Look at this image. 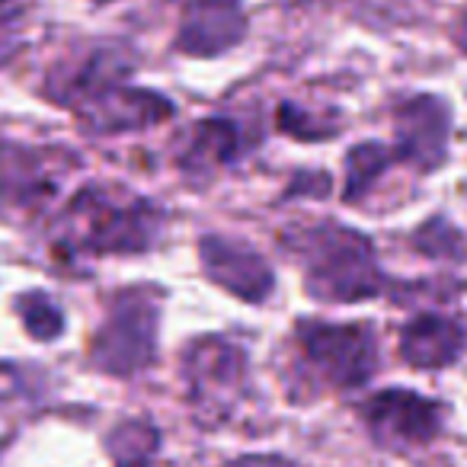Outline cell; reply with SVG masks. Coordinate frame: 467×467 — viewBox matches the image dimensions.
<instances>
[{"label":"cell","mask_w":467,"mask_h":467,"mask_svg":"<svg viewBox=\"0 0 467 467\" xmlns=\"http://www.w3.org/2000/svg\"><path fill=\"white\" fill-rule=\"evenodd\" d=\"M285 247L305 263L307 288L324 301H362L384 292V275L371 244L346 224H320L285 231Z\"/></svg>","instance_id":"1"},{"label":"cell","mask_w":467,"mask_h":467,"mask_svg":"<svg viewBox=\"0 0 467 467\" xmlns=\"http://www.w3.org/2000/svg\"><path fill=\"white\" fill-rule=\"evenodd\" d=\"M67 227L78 247L90 254H141L161 231V214L144 199H116L109 189L90 186L74 195Z\"/></svg>","instance_id":"2"},{"label":"cell","mask_w":467,"mask_h":467,"mask_svg":"<svg viewBox=\"0 0 467 467\" xmlns=\"http://www.w3.org/2000/svg\"><path fill=\"white\" fill-rule=\"evenodd\" d=\"M157 301L150 288H129L112 301L109 320L93 343V362L109 375H135L154 362Z\"/></svg>","instance_id":"3"},{"label":"cell","mask_w":467,"mask_h":467,"mask_svg":"<svg viewBox=\"0 0 467 467\" xmlns=\"http://www.w3.org/2000/svg\"><path fill=\"white\" fill-rule=\"evenodd\" d=\"M298 339L314 368L337 388H358L378 368V346L368 327L305 320L298 327Z\"/></svg>","instance_id":"4"},{"label":"cell","mask_w":467,"mask_h":467,"mask_svg":"<svg viewBox=\"0 0 467 467\" xmlns=\"http://www.w3.org/2000/svg\"><path fill=\"white\" fill-rule=\"evenodd\" d=\"M186 381L195 407L208 416H224L241 397L247 362L244 352L221 337H205L186 352Z\"/></svg>","instance_id":"5"},{"label":"cell","mask_w":467,"mask_h":467,"mask_svg":"<svg viewBox=\"0 0 467 467\" xmlns=\"http://www.w3.org/2000/svg\"><path fill=\"white\" fill-rule=\"evenodd\" d=\"M365 422L384 445H426L441 429V407L413 390H381L365 403Z\"/></svg>","instance_id":"6"},{"label":"cell","mask_w":467,"mask_h":467,"mask_svg":"<svg viewBox=\"0 0 467 467\" xmlns=\"http://www.w3.org/2000/svg\"><path fill=\"white\" fill-rule=\"evenodd\" d=\"M202 250V266H205L208 279L218 282L224 292L237 295L241 301L260 305L273 295V269L263 260L256 250H250L247 244L231 241V237H205L199 244Z\"/></svg>","instance_id":"7"},{"label":"cell","mask_w":467,"mask_h":467,"mask_svg":"<svg viewBox=\"0 0 467 467\" xmlns=\"http://www.w3.org/2000/svg\"><path fill=\"white\" fill-rule=\"evenodd\" d=\"M394 131H397V161H410L420 170H435L445 161L448 144V106L435 97H416L397 106L394 112Z\"/></svg>","instance_id":"8"},{"label":"cell","mask_w":467,"mask_h":467,"mask_svg":"<svg viewBox=\"0 0 467 467\" xmlns=\"http://www.w3.org/2000/svg\"><path fill=\"white\" fill-rule=\"evenodd\" d=\"M80 116L93 131H129L163 122L167 116H173V106L161 93L112 84L106 90H99L97 97L84 99Z\"/></svg>","instance_id":"9"},{"label":"cell","mask_w":467,"mask_h":467,"mask_svg":"<svg viewBox=\"0 0 467 467\" xmlns=\"http://www.w3.org/2000/svg\"><path fill=\"white\" fill-rule=\"evenodd\" d=\"M244 36L241 0H186L180 48L189 55H221Z\"/></svg>","instance_id":"10"},{"label":"cell","mask_w":467,"mask_h":467,"mask_svg":"<svg viewBox=\"0 0 467 467\" xmlns=\"http://www.w3.org/2000/svg\"><path fill=\"white\" fill-rule=\"evenodd\" d=\"M52 192V157L23 148V144H0V212L39 205Z\"/></svg>","instance_id":"11"},{"label":"cell","mask_w":467,"mask_h":467,"mask_svg":"<svg viewBox=\"0 0 467 467\" xmlns=\"http://www.w3.org/2000/svg\"><path fill=\"white\" fill-rule=\"evenodd\" d=\"M464 343L467 333L458 320L445 317V314H420V317L403 327L400 356L413 368L432 371L451 365L464 352Z\"/></svg>","instance_id":"12"},{"label":"cell","mask_w":467,"mask_h":467,"mask_svg":"<svg viewBox=\"0 0 467 467\" xmlns=\"http://www.w3.org/2000/svg\"><path fill=\"white\" fill-rule=\"evenodd\" d=\"M237 150H241L237 125L227 119H208V122H199V129L189 138L182 167L189 173H212L218 167H227L237 157Z\"/></svg>","instance_id":"13"},{"label":"cell","mask_w":467,"mask_h":467,"mask_svg":"<svg viewBox=\"0 0 467 467\" xmlns=\"http://www.w3.org/2000/svg\"><path fill=\"white\" fill-rule=\"evenodd\" d=\"M397 161V150L394 148H384L378 141H368V144H358V148L349 150L346 157V199L356 205L358 195H365L375 180Z\"/></svg>","instance_id":"14"},{"label":"cell","mask_w":467,"mask_h":467,"mask_svg":"<svg viewBox=\"0 0 467 467\" xmlns=\"http://www.w3.org/2000/svg\"><path fill=\"white\" fill-rule=\"evenodd\" d=\"M161 445V435L148 422H125L109 435V451L119 467H144Z\"/></svg>","instance_id":"15"},{"label":"cell","mask_w":467,"mask_h":467,"mask_svg":"<svg viewBox=\"0 0 467 467\" xmlns=\"http://www.w3.org/2000/svg\"><path fill=\"white\" fill-rule=\"evenodd\" d=\"M16 311H20L23 324H26V330L33 333L36 339H55L61 333V327H65V317H61L58 305L42 292L23 295Z\"/></svg>","instance_id":"16"},{"label":"cell","mask_w":467,"mask_h":467,"mask_svg":"<svg viewBox=\"0 0 467 467\" xmlns=\"http://www.w3.org/2000/svg\"><path fill=\"white\" fill-rule=\"evenodd\" d=\"M416 247L426 256H448V260H461L464 256V241H461V234L445 218L426 221L416 231Z\"/></svg>","instance_id":"17"},{"label":"cell","mask_w":467,"mask_h":467,"mask_svg":"<svg viewBox=\"0 0 467 467\" xmlns=\"http://www.w3.org/2000/svg\"><path fill=\"white\" fill-rule=\"evenodd\" d=\"M20 375H16L14 368H10V365H0V400H4V397H14L16 390H20Z\"/></svg>","instance_id":"18"},{"label":"cell","mask_w":467,"mask_h":467,"mask_svg":"<svg viewBox=\"0 0 467 467\" xmlns=\"http://www.w3.org/2000/svg\"><path fill=\"white\" fill-rule=\"evenodd\" d=\"M231 467H292V464H285L282 458H269V454H250V458L234 461Z\"/></svg>","instance_id":"19"},{"label":"cell","mask_w":467,"mask_h":467,"mask_svg":"<svg viewBox=\"0 0 467 467\" xmlns=\"http://www.w3.org/2000/svg\"><path fill=\"white\" fill-rule=\"evenodd\" d=\"M454 42H458V46L467 52V10L461 14V20L454 23Z\"/></svg>","instance_id":"20"}]
</instances>
